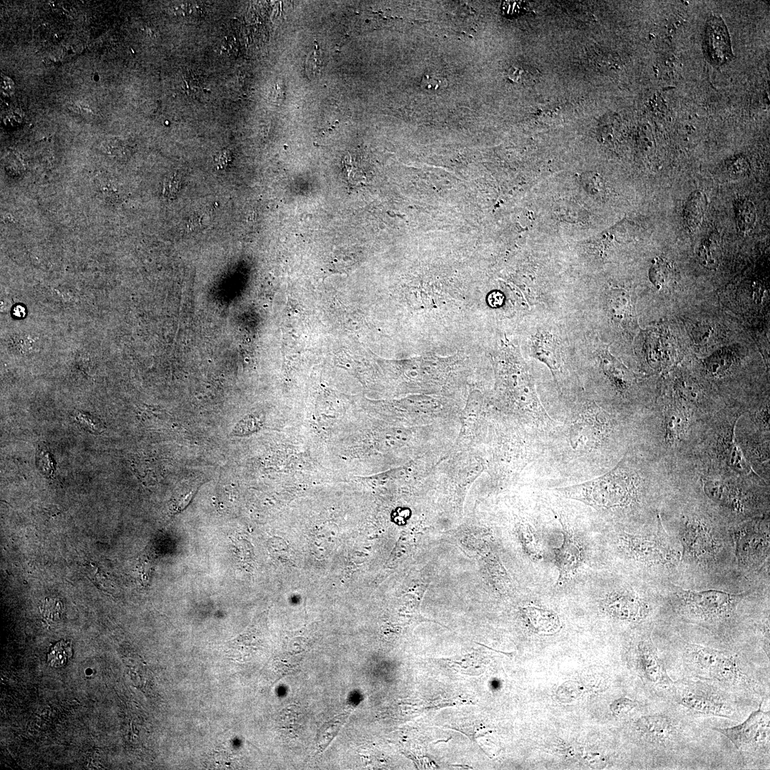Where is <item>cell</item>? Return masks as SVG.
<instances>
[{
    "instance_id": "cell-1",
    "label": "cell",
    "mask_w": 770,
    "mask_h": 770,
    "mask_svg": "<svg viewBox=\"0 0 770 770\" xmlns=\"http://www.w3.org/2000/svg\"><path fill=\"white\" fill-rule=\"evenodd\" d=\"M637 480L622 467L586 483L560 489L564 496L600 508L626 507L637 497Z\"/></svg>"
},
{
    "instance_id": "cell-2",
    "label": "cell",
    "mask_w": 770,
    "mask_h": 770,
    "mask_svg": "<svg viewBox=\"0 0 770 770\" xmlns=\"http://www.w3.org/2000/svg\"><path fill=\"white\" fill-rule=\"evenodd\" d=\"M683 660L693 674L728 684L744 681L734 657L727 652L699 645L689 644L684 650Z\"/></svg>"
},
{
    "instance_id": "cell-3",
    "label": "cell",
    "mask_w": 770,
    "mask_h": 770,
    "mask_svg": "<svg viewBox=\"0 0 770 770\" xmlns=\"http://www.w3.org/2000/svg\"><path fill=\"white\" fill-rule=\"evenodd\" d=\"M680 610L700 620H716L732 614L742 594L718 590H694L679 588L676 593Z\"/></svg>"
},
{
    "instance_id": "cell-4",
    "label": "cell",
    "mask_w": 770,
    "mask_h": 770,
    "mask_svg": "<svg viewBox=\"0 0 770 770\" xmlns=\"http://www.w3.org/2000/svg\"><path fill=\"white\" fill-rule=\"evenodd\" d=\"M620 546L631 558L650 565H667L673 563L677 553L671 545L660 520L657 531L649 535L625 533L619 538Z\"/></svg>"
},
{
    "instance_id": "cell-5",
    "label": "cell",
    "mask_w": 770,
    "mask_h": 770,
    "mask_svg": "<svg viewBox=\"0 0 770 770\" xmlns=\"http://www.w3.org/2000/svg\"><path fill=\"white\" fill-rule=\"evenodd\" d=\"M683 555L697 561L710 560L720 545L709 524L697 516L686 518L682 528Z\"/></svg>"
},
{
    "instance_id": "cell-6",
    "label": "cell",
    "mask_w": 770,
    "mask_h": 770,
    "mask_svg": "<svg viewBox=\"0 0 770 770\" xmlns=\"http://www.w3.org/2000/svg\"><path fill=\"white\" fill-rule=\"evenodd\" d=\"M714 729L729 739L738 750L744 751L769 739V712H764L760 706L744 722Z\"/></svg>"
},
{
    "instance_id": "cell-7",
    "label": "cell",
    "mask_w": 770,
    "mask_h": 770,
    "mask_svg": "<svg viewBox=\"0 0 770 770\" xmlns=\"http://www.w3.org/2000/svg\"><path fill=\"white\" fill-rule=\"evenodd\" d=\"M703 48L706 58L712 64L723 65L732 58L729 33L720 17L714 16L707 21Z\"/></svg>"
},
{
    "instance_id": "cell-8",
    "label": "cell",
    "mask_w": 770,
    "mask_h": 770,
    "mask_svg": "<svg viewBox=\"0 0 770 770\" xmlns=\"http://www.w3.org/2000/svg\"><path fill=\"white\" fill-rule=\"evenodd\" d=\"M607 419L597 411H586L571 426L570 443L575 449L589 448L599 443L607 431Z\"/></svg>"
},
{
    "instance_id": "cell-9",
    "label": "cell",
    "mask_w": 770,
    "mask_h": 770,
    "mask_svg": "<svg viewBox=\"0 0 770 770\" xmlns=\"http://www.w3.org/2000/svg\"><path fill=\"white\" fill-rule=\"evenodd\" d=\"M561 545L554 548L555 562L558 570L557 583L562 585L577 573L583 561V551L573 535L565 528Z\"/></svg>"
},
{
    "instance_id": "cell-10",
    "label": "cell",
    "mask_w": 770,
    "mask_h": 770,
    "mask_svg": "<svg viewBox=\"0 0 770 770\" xmlns=\"http://www.w3.org/2000/svg\"><path fill=\"white\" fill-rule=\"evenodd\" d=\"M769 536L756 526L747 525L736 534V550L738 559L744 564H756L766 556L769 551Z\"/></svg>"
},
{
    "instance_id": "cell-11",
    "label": "cell",
    "mask_w": 770,
    "mask_h": 770,
    "mask_svg": "<svg viewBox=\"0 0 770 770\" xmlns=\"http://www.w3.org/2000/svg\"><path fill=\"white\" fill-rule=\"evenodd\" d=\"M604 605L612 616L625 620H640L648 612L647 604L636 593L629 591L611 593Z\"/></svg>"
},
{
    "instance_id": "cell-12",
    "label": "cell",
    "mask_w": 770,
    "mask_h": 770,
    "mask_svg": "<svg viewBox=\"0 0 770 770\" xmlns=\"http://www.w3.org/2000/svg\"><path fill=\"white\" fill-rule=\"evenodd\" d=\"M638 652L640 667L647 679L659 686H670L672 681L660 661L650 638L640 642Z\"/></svg>"
},
{
    "instance_id": "cell-13",
    "label": "cell",
    "mask_w": 770,
    "mask_h": 770,
    "mask_svg": "<svg viewBox=\"0 0 770 770\" xmlns=\"http://www.w3.org/2000/svg\"><path fill=\"white\" fill-rule=\"evenodd\" d=\"M524 615L532 630L540 635H552L561 628V622L556 612L537 607H528L523 610Z\"/></svg>"
},
{
    "instance_id": "cell-14",
    "label": "cell",
    "mask_w": 770,
    "mask_h": 770,
    "mask_svg": "<svg viewBox=\"0 0 770 770\" xmlns=\"http://www.w3.org/2000/svg\"><path fill=\"white\" fill-rule=\"evenodd\" d=\"M681 703L688 709L703 714L728 717L731 708L720 701L702 694L689 693L681 697Z\"/></svg>"
},
{
    "instance_id": "cell-15",
    "label": "cell",
    "mask_w": 770,
    "mask_h": 770,
    "mask_svg": "<svg viewBox=\"0 0 770 770\" xmlns=\"http://www.w3.org/2000/svg\"><path fill=\"white\" fill-rule=\"evenodd\" d=\"M639 729L648 739L659 742L665 741L673 732L670 720L663 715H650L638 722Z\"/></svg>"
},
{
    "instance_id": "cell-16",
    "label": "cell",
    "mask_w": 770,
    "mask_h": 770,
    "mask_svg": "<svg viewBox=\"0 0 770 770\" xmlns=\"http://www.w3.org/2000/svg\"><path fill=\"white\" fill-rule=\"evenodd\" d=\"M707 207L706 198L699 190L693 192L688 197L683 211V217L688 227L697 230L703 220Z\"/></svg>"
},
{
    "instance_id": "cell-17",
    "label": "cell",
    "mask_w": 770,
    "mask_h": 770,
    "mask_svg": "<svg viewBox=\"0 0 770 770\" xmlns=\"http://www.w3.org/2000/svg\"><path fill=\"white\" fill-rule=\"evenodd\" d=\"M718 239L717 234L712 232L702 240L698 247L699 262L709 270L716 269L720 262L722 251Z\"/></svg>"
},
{
    "instance_id": "cell-18",
    "label": "cell",
    "mask_w": 770,
    "mask_h": 770,
    "mask_svg": "<svg viewBox=\"0 0 770 770\" xmlns=\"http://www.w3.org/2000/svg\"><path fill=\"white\" fill-rule=\"evenodd\" d=\"M687 416L682 411L669 410L664 419L665 441L669 443L680 441L687 430Z\"/></svg>"
},
{
    "instance_id": "cell-19",
    "label": "cell",
    "mask_w": 770,
    "mask_h": 770,
    "mask_svg": "<svg viewBox=\"0 0 770 770\" xmlns=\"http://www.w3.org/2000/svg\"><path fill=\"white\" fill-rule=\"evenodd\" d=\"M736 223L743 232L751 231L755 225L756 210L754 203L749 200H740L735 205Z\"/></svg>"
},
{
    "instance_id": "cell-20",
    "label": "cell",
    "mask_w": 770,
    "mask_h": 770,
    "mask_svg": "<svg viewBox=\"0 0 770 770\" xmlns=\"http://www.w3.org/2000/svg\"><path fill=\"white\" fill-rule=\"evenodd\" d=\"M521 538L528 555L539 561L543 558L541 545L537 532L529 525H523L520 529Z\"/></svg>"
},
{
    "instance_id": "cell-21",
    "label": "cell",
    "mask_w": 770,
    "mask_h": 770,
    "mask_svg": "<svg viewBox=\"0 0 770 770\" xmlns=\"http://www.w3.org/2000/svg\"><path fill=\"white\" fill-rule=\"evenodd\" d=\"M72 656V645L70 641L61 640L57 642L48 654L47 661L50 666L61 667Z\"/></svg>"
},
{
    "instance_id": "cell-22",
    "label": "cell",
    "mask_w": 770,
    "mask_h": 770,
    "mask_svg": "<svg viewBox=\"0 0 770 770\" xmlns=\"http://www.w3.org/2000/svg\"><path fill=\"white\" fill-rule=\"evenodd\" d=\"M728 450L729 462L734 469L741 473H749L751 471V466L736 443L734 431Z\"/></svg>"
},
{
    "instance_id": "cell-23",
    "label": "cell",
    "mask_w": 770,
    "mask_h": 770,
    "mask_svg": "<svg viewBox=\"0 0 770 770\" xmlns=\"http://www.w3.org/2000/svg\"><path fill=\"white\" fill-rule=\"evenodd\" d=\"M732 356L727 352L717 353L709 358L707 362L708 371L713 375L722 374L732 365Z\"/></svg>"
},
{
    "instance_id": "cell-24",
    "label": "cell",
    "mask_w": 770,
    "mask_h": 770,
    "mask_svg": "<svg viewBox=\"0 0 770 770\" xmlns=\"http://www.w3.org/2000/svg\"><path fill=\"white\" fill-rule=\"evenodd\" d=\"M669 265L662 260H658L650 268V280L656 287L660 288L669 280Z\"/></svg>"
},
{
    "instance_id": "cell-25",
    "label": "cell",
    "mask_w": 770,
    "mask_h": 770,
    "mask_svg": "<svg viewBox=\"0 0 770 770\" xmlns=\"http://www.w3.org/2000/svg\"><path fill=\"white\" fill-rule=\"evenodd\" d=\"M446 79L438 74H427L421 79V86L428 91H438L447 86Z\"/></svg>"
},
{
    "instance_id": "cell-26",
    "label": "cell",
    "mask_w": 770,
    "mask_h": 770,
    "mask_svg": "<svg viewBox=\"0 0 770 770\" xmlns=\"http://www.w3.org/2000/svg\"><path fill=\"white\" fill-rule=\"evenodd\" d=\"M76 419L84 428L90 432L100 433L104 428L101 421L87 414L78 413Z\"/></svg>"
},
{
    "instance_id": "cell-27",
    "label": "cell",
    "mask_w": 770,
    "mask_h": 770,
    "mask_svg": "<svg viewBox=\"0 0 770 770\" xmlns=\"http://www.w3.org/2000/svg\"><path fill=\"white\" fill-rule=\"evenodd\" d=\"M322 66V57L319 48L316 44L315 48L309 54V56L307 58V71L309 75L315 76L319 73Z\"/></svg>"
},
{
    "instance_id": "cell-28",
    "label": "cell",
    "mask_w": 770,
    "mask_h": 770,
    "mask_svg": "<svg viewBox=\"0 0 770 770\" xmlns=\"http://www.w3.org/2000/svg\"><path fill=\"white\" fill-rule=\"evenodd\" d=\"M180 180L176 174L168 176L164 184V193L169 197H174L180 188Z\"/></svg>"
},
{
    "instance_id": "cell-29",
    "label": "cell",
    "mask_w": 770,
    "mask_h": 770,
    "mask_svg": "<svg viewBox=\"0 0 770 770\" xmlns=\"http://www.w3.org/2000/svg\"><path fill=\"white\" fill-rule=\"evenodd\" d=\"M729 175L732 178L744 177L749 172V165L742 159L731 163L728 168Z\"/></svg>"
},
{
    "instance_id": "cell-30",
    "label": "cell",
    "mask_w": 770,
    "mask_h": 770,
    "mask_svg": "<svg viewBox=\"0 0 770 770\" xmlns=\"http://www.w3.org/2000/svg\"><path fill=\"white\" fill-rule=\"evenodd\" d=\"M635 704L633 701L627 698H620L615 700L611 704V710L615 715H620L625 714L631 710Z\"/></svg>"
},
{
    "instance_id": "cell-31",
    "label": "cell",
    "mask_w": 770,
    "mask_h": 770,
    "mask_svg": "<svg viewBox=\"0 0 770 770\" xmlns=\"http://www.w3.org/2000/svg\"><path fill=\"white\" fill-rule=\"evenodd\" d=\"M521 1H505L503 4V11L508 14H518L523 7Z\"/></svg>"
},
{
    "instance_id": "cell-32",
    "label": "cell",
    "mask_w": 770,
    "mask_h": 770,
    "mask_svg": "<svg viewBox=\"0 0 770 770\" xmlns=\"http://www.w3.org/2000/svg\"><path fill=\"white\" fill-rule=\"evenodd\" d=\"M215 160L217 168H224L232 161L231 153L227 150H222L217 154Z\"/></svg>"
},
{
    "instance_id": "cell-33",
    "label": "cell",
    "mask_w": 770,
    "mask_h": 770,
    "mask_svg": "<svg viewBox=\"0 0 770 770\" xmlns=\"http://www.w3.org/2000/svg\"><path fill=\"white\" fill-rule=\"evenodd\" d=\"M695 331L694 337L699 342H704L711 335L710 328L706 326L699 327Z\"/></svg>"
}]
</instances>
